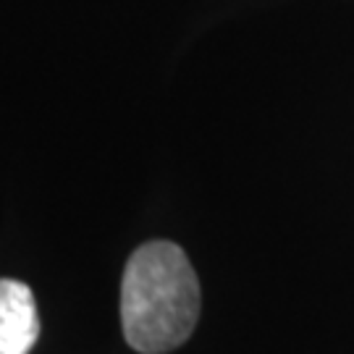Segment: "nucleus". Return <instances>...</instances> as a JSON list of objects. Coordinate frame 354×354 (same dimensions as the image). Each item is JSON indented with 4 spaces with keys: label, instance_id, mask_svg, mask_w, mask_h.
Masks as SVG:
<instances>
[{
    "label": "nucleus",
    "instance_id": "f257e3e1",
    "mask_svg": "<svg viewBox=\"0 0 354 354\" xmlns=\"http://www.w3.org/2000/svg\"><path fill=\"white\" fill-rule=\"evenodd\" d=\"M200 281L174 241H147L129 257L121 279V328L140 354H165L194 333Z\"/></svg>",
    "mask_w": 354,
    "mask_h": 354
},
{
    "label": "nucleus",
    "instance_id": "f03ea898",
    "mask_svg": "<svg viewBox=\"0 0 354 354\" xmlns=\"http://www.w3.org/2000/svg\"><path fill=\"white\" fill-rule=\"evenodd\" d=\"M37 336L39 317L32 289L16 279H0V354H29Z\"/></svg>",
    "mask_w": 354,
    "mask_h": 354
}]
</instances>
